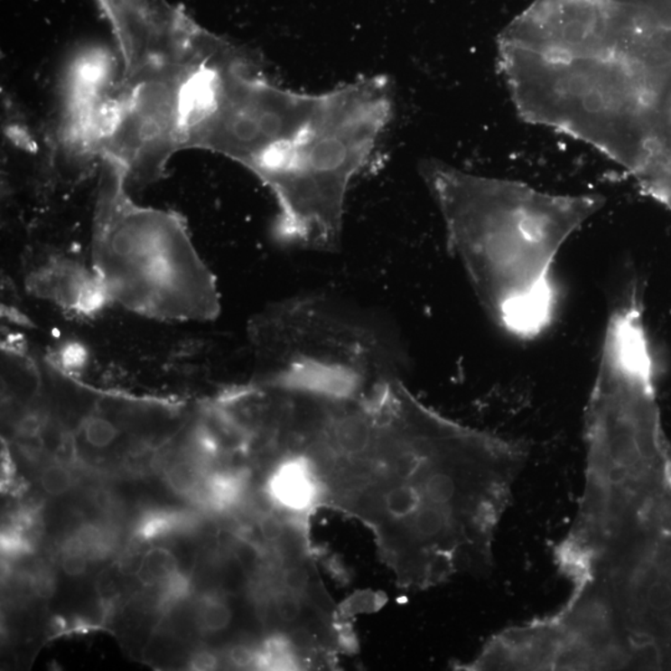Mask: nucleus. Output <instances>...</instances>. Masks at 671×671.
Segmentation results:
<instances>
[{
  "mask_svg": "<svg viewBox=\"0 0 671 671\" xmlns=\"http://www.w3.org/2000/svg\"><path fill=\"white\" fill-rule=\"evenodd\" d=\"M303 452L321 510L366 527L408 591L490 570L528 456L520 442L439 415L405 378L327 403Z\"/></svg>",
  "mask_w": 671,
  "mask_h": 671,
  "instance_id": "obj_1",
  "label": "nucleus"
},
{
  "mask_svg": "<svg viewBox=\"0 0 671 671\" xmlns=\"http://www.w3.org/2000/svg\"><path fill=\"white\" fill-rule=\"evenodd\" d=\"M421 174L488 316L517 339L542 335L556 315L558 254L606 198L547 193L435 160L425 161Z\"/></svg>",
  "mask_w": 671,
  "mask_h": 671,
  "instance_id": "obj_2",
  "label": "nucleus"
},
{
  "mask_svg": "<svg viewBox=\"0 0 671 671\" xmlns=\"http://www.w3.org/2000/svg\"><path fill=\"white\" fill-rule=\"evenodd\" d=\"M91 269L104 303L151 319L206 322L220 312L217 280L183 218L130 196L118 165L102 161Z\"/></svg>",
  "mask_w": 671,
  "mask_h": 671,
  "instance_id": "obj_3",
  "label": "nucleus"
},
{
  "mask_svg": "<svg viewBox=\"0 0 671 671\" xmlns=\"http://www.w3.org/2000/svg\"><path fill=\"white\" fill-rule=\"evenodd\" d=\"M395 96L385 76L321 95L305 134L261 178L277 206L276 233L303 250L342 246L347 198L392 120Z\"/></svg>",
  "mask_w": 671,
  "mask_h": 671,
  "instance_id": "obj_4",
  "label": "nucleus"
},
{
  "mask_svg": "<svg viewBox=\"0 0 671 671\" xmlns=\"http://www.w3.org/2000/svg\"><path fill=\"white\" fill-rule=\"evenodd\" d=\"M249 339L256 377L310 391L361 392L408 369L405 343L385 317L329 293L266 307Z\"/></svg>",
  "mask_w": 671,
  "mask_h": 671,
  "instance_id": "obj_5",
  "label": "nucleus"
},
{
  "mask_svg": "<svg viewBox=\"0 0 671 671\" xmlns=\"http://www.w3.org/2000/svg\"><path fill=\"white\" fill-rule=\"evenodd\" d=\"M515 107L528 124L592 145L630 174L646 160L643 79L620 55L557 58L499 44Z\"/></svg>",
  "mask_w": 671,
  "mask_h": 671,
  "instance_id": "obj_6",
  "label": "nucleus"
},
{
  "mask_svg": "<svg viewBox=\"0 0 671 671\" xmlns=\"http://www.w3.org/2000/svg\"><path fill=\"white\" fill-rule=\"evenodd\" d=\"M321 94L274 84L253 56L221 41L191 84L180 147L224 155L264 177L305 134Z\"/></svg>",
  "mask_w": 671,
  "mask_h": 671,
  "instance_id": "obj_7",
  "label": "nucleus"
},
{
  "mask_svg": "<svg viewBox=\"0 0 671 671\" xmlns=\"http://www.w3.org/2000/svg\"><path fill=\"white\" fill-rule=\"evenodd\" d=\"M617 13L610 0H537L499 44L557 58L614 54Z\"/></svg>",
  "mask_w": 671,
  "mask_h": 671,
  "instance_id": "obj_8",
  "label": "nucleus"
},
{
  "mask_svg": "<svg viewBox=\"0 0 671 671\" xmlns=\"http://www.w3.org/2000/svg\"><path fill=\"white\" fill-rule=\"evenodd\" d=\"M236 610L231 601L217 591L208 592L198 600L196 624L208 636L224 633L234 624Z\"/></svg>",
  "mask_w": 671,
  "mask_h": 671,
  "instance_id": "obj_9",
  "label": "nucleus"
},
{
  "mask_svg": "<svg viewBox=\"0 0 671 671\" xmlns=\"http://www.w3.org/2000/svg\"><path fill=\"white\" fill-rule=\"evenodd\" d=\"M180 572L177 557L164 547H154L141 558L135 576L144 586L160 587Z\"/></svg>",
  "mask_w": 671,
  "mask_h": 671,
  "instance_id": "obj_10",
  "label": "nucleus"
},
{
  "mask_svg": "<svg viewBox=\"0 0 671 671\" xmlns=\"http://www.w3.org/2000/svg\"><path fill=\"white\" fill-rule=\"evenodd\" d=\"M634 178L644 193L671 211V158L648 162Z\"/></svg>",
  "mask_w": 671,
  "mask_h": 671,
  "instance_id": "obj_11",
  "label": "nucleus"
},
{
  "mask_svg": "<svg viewBox=\"0 0 671 671\" xmlns=\"http://www.w3.org/2000/svg\"><path fill=\"white\" fill-rule=\"evenodd\" d=\"M80 434L86 445L98 451H104L114 445L120 438L121 429L108 416L101 413H92L81 422Z\"/></svg>",
  "mask_w": 671,
  "mask_h": 671,
  "instance_id": "obj_12",
  "label": "nucleus"
},
{
  "mask_svg": "<svg viewBox=\"0 0 671 671\" xmlns=\"http://www.w3.org/2000/svg\"><path fill=\"white\" fill-rule=\"evenodd\" d=\"M188 521L190 517L181 512H151L145 515L138 524L135 536L141 540L161 537L180 527H186Z\"/></svg>",
  "mask_w": 671,
  "mask_h": 671,
  "instance_id": "obj_13",
  "label": "nucleus"
},
{
  "mask_svg": "<svg viewBox=\"0 0 671 671\" xmlns=\"http://www.w3.org/2000/svg\"><path fill=\"white\" fill-rule=\"evenodd\" d=\"M72 482L71 471L61 461L45 465L41 472V485L46 494L59 498L70 490Z\"/></svg>",
  "mask_w": 671,
  "mask_h": 671,
  "instance_id": "obj_14",
  "label": "nucleus"
},
{
  "mask_svg": "<svg viewBox=\"0 0 671 671\" xmlns=\"http://www.w3.org/2000/svg\"><path fill=\"white\" fill-rule=\"evenodd\" d=\"M89 561L90 558L80 548L74 545H66L64 556H62L61 566L65 573L70 577L82 576L88 570Z\"/></svg>",
  "mask_w": 671,
  "mask_h": 671,
  "instance_id": "obj_15",
  "label": "nucleus"
}]
</instances>
